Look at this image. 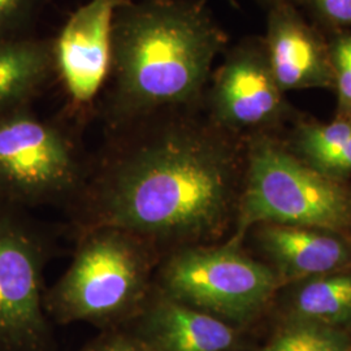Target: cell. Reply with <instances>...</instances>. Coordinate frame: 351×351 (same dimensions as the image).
Masks as SVG:
<instances>
[{
  "label": "cell",
  "mask_w": 351,
  "mask_h": 351,
  "mask_svg": "<svg viewBox=\"0 0 351 351\" xmlns=\"http://www.w3.org/2000/svg\"><path fill=\"white\" fill-rule=\"evenodd\" d=\"M191 110L156 113L110 132L85 193L84 226L136 234L155 247L217 234L233 204V134Z\"/></svg>",
  "instance_id": "1"
},
{
  "label": "cell",
  "mask_w": 351,
  "mask_h": 351,
  "mask_svg": "<svg viewBox=\"0 0 351 351\" xmlns=\"http://www.w3.org/2000/svg\"><path fill=\"white\" fill-rule=\"evenodd\" d=\"M229 37L204 0H129L112 23L101 116L110 132L195 108Z\"/></svg>",
  "instance_id": "2"
},
{
  "label": "cell",
  "mask_w": 351,
  "mask_h": 351,
  "mask_svg": "<svg viewBox=\"0 0 351 351\" xmlns=\"http://www.w3.org/2000/svg\"><path fill=\"white\" fill-rule=\"evenodd\" d=\"M158 250L121 229H85L72 264L45 294L46 313L63 323L98 326L134 319L154 289Z\"/></svg>",
  "instance_id": "3"
},
{
  "label": "cell",
  "mask_w": 351,
  "mask_h": 351,
  "mask_svg": "<svg viewBox=\"0 0 351 351\" xmlns=\"http://www.w3.org/2000/svg\"><path fill=\"white\" fill-rule=\"evenodd\" d=\"M246 185L229 245L239 246L255 224L341 230L351 226V195L332 177L295 158L265 136L252 137L246 152Z\"/></svg>",
  "instance_id": "4"
},
{
  "label": "cell",
  "mask_w": 351,
  "mask_h": 351,
  "mask_svg": "<svg viewBox=\"0 0 351 351\" xmlns=\"http://www.w3.org/2000/svg\"><path fill=\"white\" fill-rule=\"evenodd\" d=\"M86 171L72 134L30 106L0 116V202L16 208L68 198Z\"/></svg>",
  "instance_id": "5"
},
{
  "label": "cell",
  "mask_w": 351,
  "mask_h": 351,
  "mask_svg": "<svg viewBox=\"0 0 351 351\" xmlns=\"http://www.w3.org/2000/svg\"><path fill=\"white\" fill-rule=\"evenodd\" d=\"M156 284L168 297L226 323H243L258 314L277 277L239 246H181L160 259Z\"/></svg>",
  "instance_id": "6"
},
{
  "label": "cell",
  "mask_w": 351,
  "mask_h": 351,
  "mask_svg": "<svg viewBox=\"0 0 351 351\" xmlns=\"http://www.w3.org/2000/svg\"><path fill=\"white\" fill-rule=\"evenodd\" d=\"M0 202V351H39L47 339L43 239Z\"/></svg>",
  "instance_id": "7"
},
{
  "label": "cell",
  "mask_w": 351,
  "mask_h": 351,
  "mask_svg": "<svg viewBox=\"0 0 351 351\" xmlns=\"http://www.w3.org/2000/svg\"><path fill=\"white\" fill-rule=\"evenodd\" d=\"M204 99L210 120L230 134L276 121L285 110L284 91L272 73L262 38H246L226 49Z\"/></svg>",
  "instance_id": "8"
},
{
  "label": "cell",
  "mask_w": 351,
  "mask_h": 351,
  "mask_svg": "<svg viewBox=\"0 0 351 351\" xmlns=\"http://www.w3.org/2000/svg\"><path fill=\"white\" fill-rule=\"evenodd\" d=\"M128 1L88 0L52 38L55 75L75 112L88 111L104 91L111 73L113 17Z\"/></svg>",
  "instance_id": "9"
},
{
  "label": "cell",
  "mask_w": 351,
  "mask_h": 351,
  "mask_svg": "<svg viewBox=\"0 0 351 351\" xmlns=\"http://www.w3.org/2000/svg\"><path fill=\"white\" fill-rule=\"evenodd\" d=\"M277 85L284 93L304 88H333L328 43L302 17L295 4L268 10L263 38Z\"/></svg>",
  "instance_id": "10"
},
{
  "label": "cell",
  "mask_w": 351,
  "mask_h": 351,
  "mask_svg": "<svg viewBox=\"0 0 351 351\" xmlns=\"http://www.w3.org/2000/svg\"><path fill=\"white\" fill-rule=\"evenodd\" d=\"M134 320V333L151 351H230L237 341L229 323L176 301L155 285Z\"/></svg>",
  "instance_id": "11"
},
{
  "label": "cell",
  "mask_w": 351,
  "mask_h": 351,
  "mask_svg": "<svg viewBox=\"0 0 351 351\" xmlns=\"http://www.w3.org/2000/svg\"><path fill=\"white\" fill-rule=\"evenodd\" d=\"M261 243L289 277L319 276L349 263L351 249L343 239L303 226L264 224Z\"/></svg>",
  "instance_id": "12"
},
{
  "label": "cell",
  "mask_w": 351,
  "mask_h": 351,
  "mask_svg": "<svg viewBox=\"0 0 351 351\" xmlns=\"http://www.w3.org/2000/svg\"><path fill=\"white\" fill-rule=\"evenodd\" d=\"M53 77L52 38L0 40V116L30 106Z\"/></svg>",
  "instance_id": "13"
},
{
  "label": "cell",
  "mask_w": 351,
  "mask_h": 351,
  "mask_svg": "<svg viewBox=\"0 0 351 351\" xmlns=\"http://www.w3.org/2000/svg\"><path fill=\"white\" fill-rule=\"evenodd\" d=\"M297 319L336 326L351 320V275L315 277L297 291Z\"/></svg>",
  "instance_id": "14"
},
{
  "label": "cell",
  "mask_w": 351,
  "mask_h": 351,
  "mask_svg": "<svg viewBox=\"0 0 351 351\" xmlns=\"http://www.w3.org/2000/svg\"><path fill=\"white\" fill-rule=\"evenodd\" d=\"M258 351H351L348 337L335 326L297 319Z\"/></svg>",
  "instance_id": "15"
},
{
  "label": "cell",
  "mask_w": 351,
  "mask_h": 351,
  "mask_svg": "<svg viewBox=\"0 0 351 351\" xmlns=\"http://www.w3.org/2000/svg\"><path fill=\"white\" fill-rule=\"evenodd\" d=\"M51 0H0V40L33 36Z\"/></svg>",
  "instance_id": "16"
},
{
  "label": "cell",
  "mask_w": 351,
  "mask_h": 351,
  "mask_svg": "<svg viewBox=\"0 0 351 351\" xmlns=\"http://www.w3.org/2000/svg\"><path fill=\"white\" fill-rule=\"evenodd\" d=\"M339 117L351 119V30L337 32L328 43Z\"/></svg>",
  "instance_id": "17"
},
{
  "label": "cell",
  "mask_w": 351,
  "mask_h": 351,
  "mask_svg": "<svg viewBox=\"0 0 351 351\" xmlns=\"http://www.w3.org/2000/svg\"><path fill=\"white\" fill-rule=\"evenodd\" d=\"M315 19L335 33L351 30V0H297Z\"/></svg>",
  "instance_id": "18"
},
{
  "label": "cell",
  "mask_w": 351,
  "mask_h": 351,
  "mask_svg": "<svg viewBox=\"0 0 351 351\" xmlns=\"http://www.w3.org/2000/svg\"><path fill=\"white\" fill-rule=\"evenodd\" d=\"M84 351H151L134 332H114L103 336Z\"/></svg>",
  "instance_id": "19"
},
{
  "label": "cell",
  "mask_w": 351,
  "mask_h": 351,
  "mask_svg": "<svg viewBox=\"0 0 351 351\" xmlns=\"http://www.w3.org/2000/svg\"><path fill=\"white\" fill-rule=\"evenodd\" d=\"M262 5H264L267 10L272 8V7H276L278 4H285V3H293L295 4L297 0H258Z\"/></svg>",
  "instance_id": "20"
}]
</instances>
